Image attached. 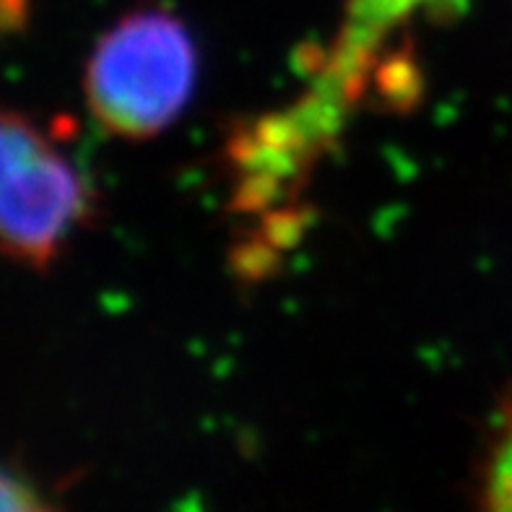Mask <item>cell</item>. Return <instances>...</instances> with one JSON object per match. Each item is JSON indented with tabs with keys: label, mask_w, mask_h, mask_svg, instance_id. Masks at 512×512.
<instances>
[{
	"label": "cell",
	"mask_w": 512,
	"mask_h": 512,
	"mask_svg": "<svg viewBox=\"0 0 512 512\" xmlns=\"http://www.w3.org/2000/svg\"><path fill=\"white\" fill-rule=\"evenodd\" d=\"M429 0H346L344 19L307 89L237 138L245 172L268 193L297 198L362 102L385 45Z\"/></svg>",
	"instance_id": "1"
},
{
	"label": "cell",
	"mask_w": 512,
	"mask_h": 512,
	"mask_svg": "<svg viewBox=\"0 0 512 512\" xmlns=\"http://www.w3.org/2000/svg\"><path fill=\"white\" fill-rule=\"evenodd\" d=\"M198 50L188 26L164 8H138L99 37L86 65V102L107 133L159 136L193 97Z\"/></svg>",
	"instance_id": "2"
},
{
	"label": "cell",
	"mask_w": 512,
	"mask_h": 512,
	"mask_svg": "<svg viewBox=\"0 0 512 512\" xmlns=\"http://www.w3.org/2000/svg\"><path fill=\"white\" fill-rule=\"evenodd\" d=\"M55 154L58 146L37 123L0 107V219L37 188Z\"/></svg>",
	"instance_id": "3"
},
{
	"label": "cell",
	"mask_w": 512,
	"mask_h": 512,
	"mask_svg": "<svg viewBox=\"0 0 512 512\" xmlns=\"http://www.w3.org/2000/svg\"><path fill=\"white\" fill-rule=\"evenodd\" d=\"M481 507L484 512H512V398L494 424L481 484Z\"/></svg>",
	"instance_id": "4"
},
{
	"label": "cell",
	"mask_w": 512,
	"mask_h": 512,
	"mask_svg": "<svg viewBox=\"0 0 512 512\" xmlns=\"http://www.w3.org/2000/svg\"><path fill=\"white\" fill-rule=\"evenodd\" d=\"M0 512H52V507L37 489L0 466Z\"/></svg>",
	"instance_id": "5"
}]
</instances>
